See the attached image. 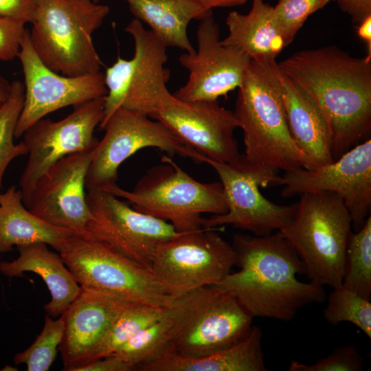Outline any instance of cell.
Listing matches in <instances>:
<instances>
[{"mask_svg":"<svg viewBox=\"0 0 371 371\" xmlns=\"http://www.w3.org/2000/svg\"><path fill=\"white\" fill-rule=\"evenodd\" d=\"M317 105L329 126L333 160L371 132V59L336 46L295 52L278 63Z\"/></svg>","mask_w":371,"mask_h":371,"instance_id":"6da1fadb","label":"cell"},{"mask_svg":"<svg viewBox=\"0 0 371 371\" xmlns=\"http://www.w3.org/2000/svg\"><path fill=\"white\" fill-rule=\"evenodd\" d=\"M231 244L239 269L216 286L233 295L254 317L289 322L300 308L326 299L323 286L297 278L305 273L304 265L278 232L264 236L236 234Z\"/></svg>","mask_w":371,"mask_h":371,"instance_id":"7a4b0ae2","label":"cell"},{"mask_svg":"<svg viewBox=\"0 0 371 371\" xmlns=\"http://www.w3.org/2000/svg\"><path fill=\"white\" fill-rule=\"evenodd\" d=\"M276 59L251 60L238 88L234 116L243 132L245 158L288 171L305 168L306 158L289 130Z\"/></svg>","mask_w":371,"mask_h":371,"instance_id":"3957f363","label":"cell"},{"mask_svg":"<svg viewBox=\"0 0 371 371\" xmlns=\"http://www.w3.org/2000/svg\"><path fill=\"white\" fill-rule=\"evenodd\" d=\"M93 0H38L29 36L41 60L67 76L100 72L92 36L109 13Z\"/></svg>","mask_w":371,"mask_h":371,"instance_id":"277c9868","label":"cell"},{"mask_svg":"<svg viewBox=\"0 0 371 371\" xmlns=\"http://www.w3.org/2000/svg\"><path fill=\"white\" fill-rule=\"evenodd\" d=\"M288 225L278 232L294 248L309 281L333 288L341 284L352 220L342 199L332 192L300 195Z\"/></svg>","mask_w":371,"mask_h":371,"instance_id":"5b68a950","label":"cell"},{"mask_svg":"<svg viewBox=\"0 0 371 371\" xmlns=\"http://www.w3.org/2000/svg\"><path fill=\"white\" fill-rule=\"evenodd\" d=\"M153 167L131 190L112 184L100 190L124 199L135 210L170 223L186 232L202 228V214L227 210L221 182L202 183L192 177L170 156Z\"/></svg>","mask_w":371,"mask_h":371,"instance_id":"8992f818","label":"cell"},{"mask_svg":"<svg viewBox=\"0 0 371 371\" xmlns=\"http://www.w3.org/2000/svg\"><path fill=\"white\" fill-rule=\"evenodd\" d=\"M58 253L82 288L109 293L132 303L164 307L171 306L178 298L151 270L87 230L73 232Z\"/></svg>","mask_w":371,"mask_h":371,"instance_id":"52a82bcc","label":"cell"},{"mask_svg":"<svg viewBox=\"0 0 371 371\" xmlns=\"http://www.w3.org/2000/svg\"><path fill=\"white\" fill-rule=\"evenodd\" d=\"M125 31L133 38L134 55L129 60L118 56L114 64L106 69L107 93L100 128L120 107L150 117L174 98L166 87L170 76V70L164 67L167 47L135 18Z\"/></svg>","mask_w":371,"mask_h":371,"instance_id":"ba28073f","label":"cell"},{"mask_svg":"<svg viewBox=\"0 0 371 371\" xmlns=\"http://www.w3.org/2000/svg\"><path fill=\"white\" fill-rule=\"evenodd\" d=\"M206 164L216 172L222 184L227 210L225 214L203 218V228L224 225L264 236L289 224L296 209V203L280 205L266 199L259 188L278 186L279 170L247 160L243 154L230 164L207 159Z\"/></svg>","mask_w":371,"mask_h":371,"instance_id":"9c48e42d","label":"cell"},{"mask_svg":"<svg viewBox=\"0 0 371 371\" xmlns=\"http://www.w3.org/2000/svg\"><path fill=\"white\" fill-rule=\"evenodd\" d=\"M217 229L182 232L157 248L151 271L173 296L217 286L236 266L232 245Z\"/></svg>","mask_w":371,"mask_h":371,"instance_id":"30bf717a","label":"cell"},{"mask_svg":"<svg viewBox=\"0 0 371 371\" xmlns=\"http://www.w3.org/2000/svg\"><path fill=\"white\" fill-rule=\"evenodd\" d=\"M104 137L95 147L86 177L87 190L116 183L121 164L146 148H157L197 164L207 158L184 144L161 122L120 107L104 125Z\"/></svg>","mask_w":371,"mask_h":371,"instance_id":"8fae6325","label":"cell"},{"mask_svg":"<svg viewBox=\"0 0 371 371\" xmlns=\"http://www.w3.org/2000/svg\"><path fill=\"white\" fill-rule=\"evenodd\" d=\"M104 98L74 106L73 111L60 120L43 118L23 133L28 159L19 179V190L25 207L36 182L51 166L98 144L93 133L104 117Z\"/></svg>","mask_w":371,"mask_h":371,"instance_id":"7c38bea8","label":"cell"},{"mask_svg":"<svg viewBox=\"0 0 371 371\" xmlns=\"http://www.w3.org/2000/svg\"><path fill=\"white\" fill-rule=\"evenodd\" d=\"M87 201L91 212L87 231L150 270L158 246L182 233L106 191L87 190Z\"/></svg>","mask_w":371,"mask_h":371,"instance_id":"4fadbf2b","label":"cell"},{"mask_svg":"<svg viewBox=\"0 0 371 371\" xmlns=\"http://www.w3.org/2000/svg\"><path fill=\"white\" fill-rule=\"evenodd\" d=\"M17 58L23 72L24 102L15 130L16 138L55 111L104 97L107 93L101 72L67 76L47 67L34 50L27 29Z\"/></svg>","mask_w":371,"mask_h":371,"instance_id":"5bb4252c","label":"cell"},{"mask_svg":"<svg viewBox=\"0 0 371 371\" xmlns=\"http://www.w3.org/2000/svg\"><path fill=\"white\" fill-rule=\"evenodd\" d=\"M278 186L284 198L306 193L332 192L340 196L359 230L371 205V139L355 145L333 162L314 170L298 168L284 171Z\"/></svg>","mask_w":371,"mask_h":371,"instance_id":"9a60e30c","label":"cell"},{"mask_svg":"<svg viewBox=\"0 0 371 371\" xmlns=\"http://www.w3.org/2000/svg\"><path fill=\"white\" fill-rule=\"evenodd\" d=\"M197 49L179 58L188 72L187 82L173 95L183 102L216 101L242 83L251 59L236 48L220 43V29L213 13L200 20Z\"/></svg>","mask_w":371,"mask_h":371,"instance_id":"2e32d148","label":"cell"},{"mask_svg":"<svg viewBox=\"0 0 371 371\" xmlns=\"http://www.w3.org/2000/svg\"><path fill=\"white\" fill-rule=\"evenodd\" d=\"M97 144L51 166L36 182L26 207L52 225L86 231L91 218L86 177Z\"/></svg>","mask_w":371,"mask_h":371,"instance_id":"e0dca14e","label":"cell"},{"mask_svg":"<svg viewBox=\"0 0 371 371\" xmlns=\"http://www.w3.org/2000/svg\"><path fill=\"white\" fill-rule=\"evenodd\" d=\"M150 118L161 122L184 144L208 159L230 164L240 155L234 136L238 127L234 112L216 101L188 102L174 96Z\"/></svg>","mask_w":371,"mask_h":371,"instance_id":"ac0fdd59","label":"cell"},{"mask_svg":"<svg viewBox=\"0 0 371 371\" xmlns=\"http://www.w3.org/2000/svg\"><path fill=\"white\" fill-rule=\"evenodd\" d=\"M133 304L109 293L81 287L60 315L65 328L58 348L63 370L75 371L90 363L115 318Z\"/></svg>","mask_w":371,"mask_h":371,"instance_id":"d6986e66","label":"cell"},{"mask_svg":"<svg viewBox=\"0 0 371 371\" xmlns=\"http://www.w3.org/2000/svg\"><path fill=\"white\" fill-rule=\"evenodd\" d=\"M217 287L166 354L203 357L232 346L249 335L254 317L233 295Z\"/></svg>","mask_w":371,"mask_h":371,"instance_id":"ffe728a7","label":"cell"},{"mask_svg":"<svg viewBox=\"0 0 371 371\" xmlns=\"http://www.w3.org/2000/svg\"><path fill=\"white\" fill-rule=\"evenodd\" d=\"M217 289L216 286H207L179 297L158 320L142 330L111 355L129 364L135 370L139 364L166 354Z\"/></svg>","mask_w":371,"mask_h":371,"instance_id":"44dd1931","label":"cell"},{"mask_svg":"<svg viewBox=\"0 0 371 371\" xmlns=\"http://www.w3.org/2000/svg\"><path fill=\"white\" fill-rule=\"evenodd\" d=\"M281 86L289 130L295 144L305 156L304 168L314 170L333 162L331 132L321 111L282 74Z\"/></svg>","mask_w":371,"mask_h":371,"instance_id":"7402d4cb","label":"cell"},{"mask_svg":"<svg viewBox=\"0 0 371 371\" xmlns=\"http://www.w3.org/2000/svg\"><path fill=\"white\" fill-rule=\"evenodd\" d=\"M17 249L19 255L15 260L0 261V273L8 278L21 277L25 272L40 276L51 295V300L44 306L46 313L54 318L61 315L78 295L81 286L60 255L43 243L19 246Z\"/></svg>","mask_w":371,"mask_h":371,"instance_id":"603a6c76","label":"cell"},{"mask_svg":"<svg viewBox=\"0 0 371 371\" xmlns=\"http://www.w3.org/2000/svg\"><path fill=\"white\" fill-rule=\"evenodd\" d=\"M262 332L253 325L236 344L203 357L189 358L166 354L139 364L140 371H267L262 348Z\"/></svg>","mask_w":371,"mask_h":371,"instance_id":"cb8c5ba5","label":"cell"},{"mask_svg":"<svg viewBox=\"0 0 371 371\" xmlns=\"http://www.w3.org/2000/svg\"><path fill=\"white\" fill-rule=\"evenodd\" d=\"M228 34L221 44L236 48L251 60L276 59L288 45L277 23L273 7L252 0L250 11L230 12L225 19Z\"/></svg>","mask_w":371,"mask_h":371,"instance_id":"d4e9b609","label":"cell"},{"mask_svg":"<svg viewBox=\"0 0 371 371\" xmlns=\"http://www.w3.org/2000/svg\"><path fill=\"white\" fill-rule=\"evenodd\" d=\"M74 231L52 225L32 214L21 190L11 186L0 193V254L13 247L43 243L58 252Z\"/></svg>","mask_w":371,"mask_h":371,"instance_id":"484cf974","label":"cell"},{"mask_svg":"<svg viewBox=\"0 0 371 371\" xmlns=\"http://www.w3.org/2000/svg\"><path fill=\"white\" fill-rule=\"evenodd\" d=\"M135 19L146 23L166 47L192 53L195 51L187 33L192 20L213 13L195 0H122Z\"/></svg>","mask_w":371,"mask_h":371,"instance_id":"4316f807","label":"cell"},{"mask_svg":"<svg viewBox=\"0 0 371 371\" xmlns=\"http://www.w3.org/2000/svg\"><path fill=\"white\" fill-rule=\"evenodd\" d=\"M341 284L370 300L371 295V216L363 226L350 234L346 249Z\"/></svg>","mask_w":371,"mask_h":371,"instance_id":"83f0119b","label":"cell"},{"mask_svg":"<svg viewBox=\"0 0 371 371\" xmlns=\"http://www.w3.org/2000/svg\"><path fill=\"white\" fill-rule=\"evenodd\" d=\"M168 308L133 304L124 308L113 322L91 361L115 353L128 340L158 320Z\"/></svg>","mask_w":371,"mask_h":371,"instance_id":"f1b7e54d","label":"cell"},{"mask_svg":"<svg viewBox=\"0 0 371 371\" xmlns=\"http://www.w3.org/2000/svg\"><path fill=\"white\" fill-rule=\"evenodd\" d=\"M24 102V85L19 80L11 82L9 96L0 107V190L3 188L5 172L12 160L27 155L23 142L15 144L14 138L16 124Z\"/></svg>","mask_w":371,"mask_h":371,"instance_id":"f546056e","label":"cell"},{"mask_svg":"<svg viewBox=\"0 0 371 371\" xmlns=\"http://www.w3.org/2000/svg\"><path fill=\"white\" fill-rule=\"evenodd\" d=\"M325 320L333 326L348 322L371 338L370 300L348 289L342 284L333 287L324 310Z\"/></svg>","mask_w":371,"mask_h":371,"instance_id":"4dcf8cb0","label":"cell"},{"mask_svg":"<svg viewBox=\"0 0 371 371\" xmlns=\"http://www.w3.org/2000/svg\"><path fill=\"white\" fill-rule=\"evenodd\" d=\"M64 328L61 316L54 319L47 314L41 333L30 347L15 355L14 363L25 364L27 371H47L56 357Z\"/></svg>","mask_w":371,"mask_h":371,"instance_id":"1f68e13d","label":"cell"},{"mask_svg":"<svg viewBox=\"0 0 371 371\" xmlns=\"http://www.w3.org/2000/svg\"><path fill=\"white\" fill-rule=\"evenodd\" d=\"M333 0H279L273 7L280 30L289 45L307 18Z\"/></svg>","mask_w":371,"mask_h":371,"instance_id":"d6a6232c","label":"cell"},{"mask_svg":"<svg viewBox=\"0 0 371 371\" xmlns=\"http://www.w3.org/2000/svg\"><path fill=\"white\" fill-rule=\"evenodd\" d=\"M363 357L354 345L336 348L328 356L313 364H306L292 360L289 371H361Z\"/></svg>","mask_w":371,"mask_h":371,"instance_id":"836d02e7","label":"cell"},{"mask_svg":"<svg viewBox=\"0 0 371 371\" xmlns=\"http://www.w3.org/2000/svg\"><path fill=\"white\" fill-rule=\"evenodd\" d=\"M25 23L0 16V61L17 57L25 32Z\"/></svg>","mask_w":371,"mask_h":371,"instance_id":"e575fe53","label":"cell"},{"mask_svg":"<svg viewBox=\"0 0 371 371\" xmlns=\"http://www.w3.org/2000/svg\"><path fill=\"white\" fill-rule=\"evenodd\" d=\"M38 0H0V16L31 23Z\"/></svg>","mask_w":371,"mask_h":371,"instance_id":"d590c367","label":"cell"},{"mask_svg":"<svg viewBox=\"0 0 371 371\" xmlns=\"http://www.w3.org/2000/svg\"><path fill=\"white\" fill-rule=\"evenodd\" d=\"M341 11L350 16L353 23L359 25L371 16V0H335Z\"/></svg>","mask_w":371,"mask_h":371,"instance_id":"8d00e7d4","label":"cell"},{"mask_svg":"<svg viewBox=\"0 0 371 371\" xmlns=\"http://www.w3.org/2000/svg\"><path fill=\"white\" fill-rule=\"evenodd\" d=\"M133 368L114 355L93 361L78 368L75 371H131Z\"/></svg>","mask_w":371,"mask_h":371,"instance_id":"74e56055","label":"cell"},{"mask_svg":"<svg viewBox=\"0 0 371 371\" xmlns=\"http://www.w3.org/2000/svg\"><path fill=\"white\" fill-rule=\"evenodd\" d=\"M357 32L358 36L366 43L368 49L366 57L371 59V16L357 25Z\"/></svg>","mask_w":371,"mask_h":371,"instance_id":"f35d334b","label":"cell"},{"mask_svg":"<svg viewBox=\"0 0 371 371\" xmlns=\"http://www.w3.org/2000/svg\"><path fill=\"white\" fill-rule=\"evenodd\" d=\"M207 10L214 8H226L243 5L247 0H195Z\"/></svg>","mask_w":371,"mask_h":371,"instance_id":"ab89813d","label":"cell"},{"mask_svg":"<svg viewBox=\"0 0 371 371\" xmlns=\"http://www.w3.org/2000/svg\"><path fill=\"white\" fill-rule=\"evenodd\" d=\"M11 89L10 83L5 78L0 75V107L7 100Z\"/></svg>","mask_w":371,"mask_h":371,"instance_id":"60d3db41","label":"cell"},{"mask_svg":"<svg viewBox=\"0 0 371 371\" xmlns=\"http://www.w3.org/2000/svg\"><path fill=\"white\" fill-rule=\"evenodd\" d=\"M93 1L98 3L99 1V0H93Z\"/></svg>","mask_w":371,"mask_h":371,"instance_id":"b9f144b4","label":"cell"},{"mask_svg":"<svg viewBox=\"0 0 371 371\" xmlns=\"http://www.w3.org/2000/svg\"><path fill=\"white\" fill-rule=\"evenodd\" d=\"M333 1H335V0H333Z\"/></svg>","mask_w":371,"mask_h":371,"instance_id":"7bdbcfd3","label":"cell"}]
</instances>
